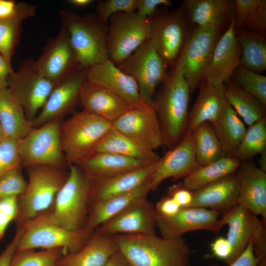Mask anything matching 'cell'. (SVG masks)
<instances>
[{
  "label": "cell",
  "mask_w": 266,
  "mask_h": 266,
  "mask_svg": "<svg viewBox=\"0 0 266 266\" xmlns=\"http://www.w3.org/2000/svg\"><path fill=\"white\" fill-rule=\"evenodd\" d=\"M113 238L133 266H191V249L182 237L166 239L156 233L119 234Z\"/></svg>",
  "instance_id": "1"
},
{
  "label": "cell",
  "mask_w": 266,
  "mask_h": 266,
  "mask_svg": "<svg viewBox=\"0 0 266 266\" xmlns=\"http://www.w3.org/2000/svg\"><path fill=\"white\" fill-rule=\"evenodd\" d=\"M158 97L153 100L164 139V146L173 149L183 137L188 126L190 92L178 72L170 70L162 83Z\"/></svg>",
  "instance_id": "2"
},
{
  "label": "cell",
  "mask_w": 266,
  "mask_h": 266,
  "mask_svg": "<svg viewBox=\"0 0 266 266\" xmlns=\"http://www.w3.org/2000/svg\"><path fill=\"white\" fill-rule=\"evenodd\" d=\"M59 15L62 25L68 31L81 69L109 59L108 21L95 13L81 16L72 10H62Z\"/></svg>",
  "instance_id": "3"
},
{
  "label": "cell",
  "mask_w": 266,
  "mask_h": 266,
  "mask_svg": "<svg viewBox=\"0 0 266 266\" xmlns=\"http://www.w3.org/2000/svg\"><path fill=\"white\" fill-rule=\"evenodd\" d=\"M69 176L51 209L45 212L54 223L71 231L84 228L90 204L93 180L77 165L69 166Z\"/></svg>",
  "instance_id": "4"
},
{
  "label": "cell",
  "mask_w": 266,
  "mask_h": 266,
  "mask_svg": "<svg viewBox=\"0 0 266 266\" xmlns=\"http://www.w3.org/2000/svg\"><path fill=\"white\" fill-rule=\"evenodd\" d=\"M26 168L28 181L24 192L18 197L17 226L49 211L69 176V171L47 165Z\"/></svg>",
  "instance_id": "5"
},
{
  "label": "cell",
  "mask_w": 266,
  "mask_h": 266,
  "mask_svg": "<svg viewBox=\"0 0 266 266\" xmlns=\"http://www.w3.org/2000/svg\"><path fill=\"white\" fill-rule=\"evenodd\" d=\"M223 30L214 25L196 26L170 68L183 76L191 94L203 82L214 47Z\"/></svg>",
  "instance_id": "6"
},
{
  "label": "cell",
  "mask_w": 266,
  "mask_h": 266,
  "mask_svg": "<svg viewBox=\"0 0 266 266\" xmlns=\"http://www.w3.org/2000/svg\"><path fill=\"white\" fill-rule=\"evenodd\" d=\"M111 128V123L84 109L62 121L61 143L68 165L92 154L96 145Z\"/></svg>",
  "instance_id": "7"
},
{
  "label": "cell",
  "mask_w": 266,
  "mask_h": 266,
  "mask_svg": "<svg viewBox=\"0 0 266 266\" xmlns=\"http://www.w3.org/2000/svg\"><path fill=\"white\" fill-rule=\"evenodd\" d=\"M266 223L239 204L223 213L218 221L217 232L228 225L226 238L232 249V263L252 241L257 266H266Z\"/></svg>",
  "instance_id": "8"
},
{
  "label": "cell",
  "mask_w": 266,
  "mask_h": 266,
  "mask_svg": "<svg viewBox=\"0 0 266 266\" xmlns=\"http://www.w3.org/2000/svg\"><path fill=\"white\" fill-rule=\"evenodd\" d=\"M62 119L33 128L17 141V150L22 166L47 165L65 170L69 167L62 149L60 129Z\"/></svg>",
  "instance_id": "9"
},
{
  "label": "cell",
  "mask_w": 266,
  "mask_h": 266,
  "mask_svg": "<svg viewBox=\"0 0 266 266\" xmlns=\"http://www.w3.org/2000/svg\"><path fill=\"white\" fill-rule=\"evenodd\" d=\"M21 226L23 232L18 251L61 248L65 249L67 254L73 253L84 246L94 232L84 229L79 231L65 229L51 221L46 213Z\"/></svg>",
  "instance_id": "10"
},
{
  "label": "cell",
  "mask_w": 266,
  "mask_h": 266,
  "mask_svg": "<svg viewBox=\"0 0 266 266\" xmlns=\"http://www.w3.org/2000/svg\"><path fill=\"white\" fill-rule=\"evenodd\" d=\"M147 18L156 50L166 67L171 68L193 29L192 24L180 7L169 10L162 6Z\"/></svg>",
  "instance_id": "11"
},
{
  "label": "cell",
  "mask_w": 266,
  "mask_h": 266,
  "mask_svg": "<svg viewBox=\"0 0 266 266\" xmlns=\"http://www.w3.org/2000/svg\"><path fill=\"white\" fill-rule=\"evenodd\" d=\"M108 22V55L116 65L152 38L149 19L140 17L135 11L114 14Z\"/></svg>",
  "instance_id": "12"
},
{
  "label": "cell",
  "mask_w": 266,
  "mask_h": 266,
  "mask_svg": "<svg viewBox=\"0 0 266 266\" xmlns=\"http://www.w3.org/2000/svg\"><path fill=\"white\" fill-rule=\"evenodd\" d=\"M136 81L142 101L153 107L156 88L167 77L166 67L152 38L116 65Z\"/></svg>",
  "instance_id": "13"
},
{
  "label": "cell",
  "mask_w": 266,
  "mask_h": 266,
  "mask_svg": "<svg viewBox=\"0 0 266 266\" xmlns=\"http://www.w3.org/2000/svg\"><path fill=\"white\" fill-rule=\"evenodd\" d=\"M55 86L41 76L34 66V61L22 62L7 79V88L22 106L26 117L33 121L42 108Z\"/></svg>",
  "instance_id": "14"
},
{
  "label": "cell",
  "mask_w": 266,
  "mask_h": 266,
  "mask_svg": "<svg viewBox=\"0 0 266 266\" xmlns=\"http://www.w3.org/2000/svg\"><path fill=\"white\" fill-rule=\"evenodd\" d=\"M34 66L38 72L55 86L80 70L77 56L66 28L47 41Z\"/></svg>",
  "instance_id": "15"
},
{
  "label": "cell",
  "mask_w": 266,
  "mask_h": 266,
  "mask_svg": "<svg viewBox=\"0 0 266 266\" xmlns=\"http://www.w3.org/2000/svg\"><path fill=\"white\" fill-rule=\"evenodd\" d=\"M111 124L112 128L152 150L164 145L161 125L153 106L131 108Z\"/></svg>",
  "instance_id": "16"
},
{
  "label": "cell",
  "mask_w": 266,
  "mask_h": 266,
  "mask_svg": "<svg viewBox=\"0 0 266 266\" xmlns=\"http://www.w3.org/2000/svg\"><path fill=\"white\" fill-rule=\"evenodd\" d=\"M200 166L196 158L193 133H185L176 146L161 158L159 166L147 181L153 191L164 180L171 178L175 181L184 178Z\"/></svg>",
  "instance_id": "17"
},
{
  "label": "cell",
  "mask_w": 266,
  "mask_h": 266,
  "mask_svg": "<svg viewBox=\"0 0 266 266\" xmlns=\"http://www.w3.org/2000/svg\"><path fill=\"white\" fill-rule=\"evenodd\" d=\"M240 57L233 18L215 45L203 82L215 87L224 86L240 65Z\"/></svg>",
  "instance_id": "18"
},
{
  "label": "cell",
  "mask_w": 266,
  "mask_h": 266,
  "mask_svg": "<svg viewBox=\"0 0 266 266\" xmlns=\"http://www.w3.org/2000/svg\"><path fill=\"white\" fill-rule=\"evenodd\" d=\"M85 71L87 81L109 90L132 108L150 106L142 101L138 84L134 78L123 72L109 59L95 64Z\"/></svg>",
  "instance_id": "19"
},
{
  "label": "cell",
  "mask_w": 266,
  "mask_h": 266,
  "mask_svg": "<svg viewBox=\"0 0 266 266\" xmlns=\"http://www.w3.org/2000/svg\"><path fill=\"white\" fill-rule=\"evenodd\" d=\"M156 227L155 207L145 198L134 202L97 230L102 233L113 236L119 234H154Z\"/></svg>",
  "instance_id": "20"
},
{
  "label": "cell",
  "mask_w": 266,
  "mask_h": 266,
  "mask_svg": "<svg viewBox=\"0 0 266 266\" xmlns=\"http://www.w3.org/2000/svg\"><path fill=\"white\" fill-rule=\"evenodd\" d=\"M220 213L200 207H182L174 215H157V227L161 237L166 239L182 237L189 232L209 230L217 232V223Z\"/></svg>",
  "instance_id": "21"
},
{
  "label": "cell",
  "mask_w": 266,
  "mask_h": 266,
  "mask_svg": "<svg viewBox=\"0 0 266 266\" xmlns=\"http://www.w3.org/2000/svg\"><path fill=\"white\" fill-rule=\"evenodd\" d=\"M86 81L85 70H79L55 86L40 112L32 121L33 128L54 120L62 119L80 102L81 88Z\"/></svg>",
  "instance_id": "22"
},
{
  "label": "cell",
  "mask_w": 266,
  "mask_h": 266,
  "mask_svg": "<svg viewBox=\"0 0 266 266\" xmlns=\"http://www.w3.org/2000/svg\"><path fill=\"white\" fill-rule=\"evenodd\" d=\"M235 173L239 184L237 204L266 222V172L248 161L241 162Z\"/></svg>",
  "instance_id": "23"
},
{
  "label": "cell",
  "mask_w": 266,
  "mask_h": 266,
  "mask_svg": "<svg viewBox=\"0 0 266 266\" xmlns=\"http://www.w3.org/2000/svg\"><path fill=\"white\" fill-rule=\"evenodd\" d=\"M239 193V181L235 172L194 190L190 206L224 213L237 204Z\"/></svg>",
  "instance_id": "24"
},
{
  "label": "cell",
  "mask_w": 266,
  "mask_h": 266,
  "mask_svg": "<svg viewBox=\"0 0 266 266\" xmlns=\"http://www.w3.org/2000/svg\"><path fill=\"white\" fill-rule=\"evenodd\" d=\"M160 162V159L136 169L110 178L93 180L90 203L126 194L137 188L148 180L159 166Z\"/></svg>",
  "instance_id": "25"
},
{
  "label": "cell",
  "mask_w": 266,
  "mask_h": 266,
  "mask_svg": "<svg viewBox=\"0 0 266 266\" xmlns=\"http://www.w3.org/2000/svg\"><path fill=\"white\" fill-rule=\"evenodd\" d=\"M180 8L192 24L217 26L224 29L234 18V0H185Z\"/></svg>",
  "instance_id": "26"
},
{
  "label": "cell",
  "mask_w": 266,
  "mask_h": 266,
  "mask_svg": "<svg viewBox=\"0 0 266 266\" xmlns=\"http://www.w3.org/2000/svg\"><path fill=\"white\" fill-rule=\"evenodd\" d=\"M79 100L83 109L110 123L132 108L109 90L87 80L81 88Z\"/></svg>",
  "instance_id": "27"
},
{
  "label": "cell",
  "mask_w": 266,
  "mask_h": 266,
  "mask_svg": "<svg viewBox=\"0 0 266 266\" xmlns=\"http://www.w3.org/2000/svg\"><path fill=\"white\" fill-rule=\"evenodd\" d=\"M118 250L113 236L102 233L96 229L82 248L63 256L56 266H104Z\"/></svg>",
  "instance_id": "28"
},
{
  "label": "cell",
  "mask_w": 266,
  "mask_h": 266,
  "mask_svg": "<svg viewBox=\"0 0 266 266\" xmlns=\"http://www.w3.org/2000/svg\"><path fill=\"white\" fill-rule=\"evenodd\" d=\"M152 163L111 153L98 152L91 154L75 165L95 181L130 171Z\"/></svg>",
  "instance_id": "29"
},
{
  "label": "cell",
  "mask_w": 266,
  "mask_h": 266,
  "mask_svg": "<svg viewBox=\"0 0 266 266\" xmlns=\"http://www.w3.org/2000/svg\"><path fill=\"white\" fill-rule=\"evenodd\" d=\"M151 191V187L147 180L142 185L130 192L91 203L84 229L93 232L103 223L134 202L147 198Z\"/></svg>",
  "instance_id": "30"
},
{
  "label": "cell",
  "mask_w": 266,
  "mask_h": 266,
  "mask_svg": "<svg viewBox=\"0 0 266 266\" xmlns=\"http://www.w3.org/2000/svg\"><path fill=\"white\" fill-rule=\"evenodd\" d=\"M199 88L197 98L189 114L185 133L193 132L197 126L203 123L214 122L226 101L225 85L221 87H215L203 82Z\"/></svg>",
  "instance_id": "31"
},
{
  "label": "cell",
  "mask_w": 266,
  "mask_h": 266,
  "mask_svg": "<svg viewBox=\"0 0 266 266\" xmlns=\"http://www.w3.org/2000/svg\"><path fill=\"white\" fill-rule=\"evenodd\" d=\"M0 125L4 138L20 139L33 128L24 109L7 88L0 89Z\"/></svg>",
  "instance_id": "32"
},
{
  "label": "cell",
  "mask_w": 266,
  "mask_h": 266,
  "mask_svg": "<svg viewBox=\"0 0 266 266\" xmlns=\"http://www.w3.org/2000/svg\"><path fill=\"white\" fill-rule=\"evenodd\" d=\"M98 152L111 153L149 162L158 161L161 157L155 151L112 127L95 147L93 154Z\"/></svg>",
  "instance_id": "33"
},
{
  "label": "cell",
  "mask_w": 266,
  "mask_h": 266,
  "mask_svg": "<svg viewBox=\"0 0 266 266\" xmlns=\"http://www.w3.org/2000/svg\"><path fill=\"white\" fill-rule=\"evenodd\" d=\"M210 124L221 144L224 157H233L246 130L243 121L226 101L218 117Z\"/></svg>",
  "instance_id": "34"
},
{
  "label": "cell",
  "mask_w": 266,
  "mask_h": 266,
  "mask_svg": "<svg viewBox=\"0 0 266 266\" xmlns=\"http://www.w3.org/2000/svg\"><path fill=\"white\" fill-rule=\"evenodd\" d=\"M37 6L26 2L16 3L14 14L0 18V53L11 62L22 33V25L26 19L33 16Z\"/></svg>",
  "instance_id": "35"
},
{
  "label": "cell",
  "mask_w": 266,
  "mask_h": 266,
  "mask_svg": "<svg viewBox=\"0 0 266 266\" xmlns=\"http://www.w3.org/2000/svg\"><path fill=\"white\" fill-rule=\"evenodd\" d=\"M227 102L248 126L266 117V105L232 79L225 84Z\"/></svg>",
  "instance_id": "36"
},
{
  "label": "cell",
  "mask_w": 266,
  "mask_h": 266,
  "mask_svg": "<svg viewBox=\"0 0 266 266\" xmlns=\"http://www.w3.org/2000/svg\"><path fill=\"white\" fill-rule=\"evenodd\" d=\"M264 33L235 30L241 49L240 65L259 74L266 69V42Z\"/></svg>",
  "instance_id": "37"
},
{
  "label": "cell",
  "mask_w": 266,
  "mask_h": 266,
  "mask_svg": "<svg viewBox=\"0 0 266 266\" xmlns=\"http://www.w3.org/2000/svg\"><path fill=\"white\" fill-rule=\"evenodd\" d=\"M241 161L230 157H223L209 165L200 166L184 178L183 185L194 191L227 175L236 172Z\"/></svg>",
  "instance_id": "38"
},
{
  "label": "cell",
  "mask_w": 266,
  "mask_h": 266,
  "mask_svg": "<svg viewBox=\"0 0 266 266\" xmlns=\"http://www.w3.org/2000/svg\"><path fill=\"white\" fill-rule=\"evenodd\" d=\"M193 133L196 158L200 166L209 165L224 157L221 144L210 123L200 124Z\"/></svg>",
  "instance_id": "39"
},
{
  "label": "cell",
  "mask_w": 266,
  "mask_h": 266,
  "mask_svg": "<svg viewBox=\"0 0 266 266\" xmlns=\"http://www.w3.org/2000/svg\"><path fill=\"white\" fill-rule=\"evenodd\" d=\"M266 149V117L249 126L237 147L233 158L248 161Z\"/></svg>",
  "instance_id": "40"
},
{
  "label": "cell",
  "mask_w": 266,
  "mask_h": 266,
  "mask_svg": "<svg viewBox=\"0 0 266 266\" xmlns=\"http://www.w3.org/2000/svg\"><path fill=\"white\" fill-rule=\"evenodd\" d=\"M66 254V251L61 248L40 251L16 250L9 266H56L58 261Z\"/></svg>",
  "instance_id": "41"
},
{
  "label": "cell",
  "mask_w": 266,
  "mask_h": 266,
  "mask_svg": "<svg viewBox=\"0 0 266 266\" xmlns=\"http://www.w3.org/2000/svg\"><path fill=\"white\" fill-rule=\"evenodd\" d=\"M231 79L243 90L266 105V76L239 66Z\"/></svg>",
  "instance_id": "42"
},
{
  "label": "cell",
  "mask_w": 266,
  "mask_h": 266,
  "mask_svg": "<svg viewBox=\"0 0 266 266\" xmlns=\"http://www.w3.org/2000/svg\"><path fill=\"white\" fill-rule=\"evenodd\" d=\"M27 185L21 167L12 169L0 178V200L6 197L19 196L25 191Z\"/></svg>",
  "instance_id": "43"
},
{
  "label": "cell",
  "mask_w": 266,
  "mask_h": 266,
  "mask_svg": "<svg viewBox=\"0 0 266 266\" xmlns=\"http://www.w3.org/2000/svg\"><path fill=\"white\" fill-rule=\"evenodd\" d=\"M137 0H100L97 2L95 13L108 21L112 15L120 12H135Z\"/></svg>",
  "instance_id": "44"
},
{
  "label": "cell",
  "mask_w": 266,
  "mask_h": 266,
  "mask_svg": "<svg viewBox=\"0 0 266 266\" xmlns=\"http://www.w3.org/2000/svg\"><path fill=\"white\" fill-rule=\"evenodd\" d=\"M17 139L6 138L0 142V178L10 170L21 167Z\"/></svg>",
  "instance_id": "45"
},
{
  "label": "cell",
  "mask_w": 266,
  "mask_h": 266,
  "mask_svg": "<svg viewBox=\"0 0 266 266\" xmlns=\"http://www.w3.org/2000/svg\"><path fill=\"white\" fill-rule=\"evenodd\" d=\"M18 197L12 196L0 200V241L3 238L9 224L17 217Z\"/></svg>",
  "instance_id": "46"
},
{
  "label": "cell",
  "mask_w": 266,
  "mask_h": 266,
  "mask_svg": "<svg viewBox=\"0 0 266 266\" xmlns=\"http://www.w3.org/2000/svg\"><path fill=\"white\" fill-rule=\"evenodd\" d=\"M264 0H234L235 28L240 30L244 22L252 14Z\"/></svg>",
  "instance_id": "47"
},
{
  "label": "cell",
  "mask_w": 266,
  "mask_h": 266,
  "mask_svg": "<svg viewBox=\"0 0 266 266\" xmlns=\"http://www.w3.org/2000/svg\"><path fill=\"white\" fill-rule=\"evenodd\" d=\"M266 30V0H264L252 14L244 22L240 30L264 33Z\"/></svg>",
  "instance_id": "48"
},
{
  "label": "cell",
  "mask_w": 266,
  "mask_h": 266,
  "mask_svg": "<svg viewBox=\"0 0 266 266\" xmlns=\"http://www.w3.org/2000/svg\"><path fill=\"white\" fill-rule=\"evenodd\" d=\"M193 195L194 191L186 187L182 182H180L168 188L167 196L171 198L182 208L190 206Z\"/></svg>",
  "instance_id": "49"
},
{
  "label": "cell",
  "mask_w": 266,
  "mask_h": 266,
  "mask_svg": "<svg viewBox=\"0 0 266 266\" xmlns=\"http://www.w3.org/2000/svg\"><path fill=\"white\" fill-rule=\"evenodd\" d=\"M172 2L169 0H137L136 14L141 18H147L153 14L159 6H171Z\"/></svg>",
  "instance_id": "50"
},
{
  "label": "cell",
  "mask_w": 266,
  "mask_h": 266,
  "mask_svg": "<svg viewBox=\"0 0 266 266\" xmlns=\"http://www.w3.org/2000/svg\"><path fill=\"white\" fill-rule=\"evenodd\" d=\"M213 255L217 258L223 261L228 265L232 263V249L226 237H219L211 244Z\"/></svg>",
  "instance_id": "51"
},
{
  "label": "cell",
  "mask_w": 266,
  "mask_h": 266,
  "mask_svg": "<svg viewBox=\"0 0 266 266\" xmlns=\"http://www.w3.org/2000/svg\"><path fill=\"white\" fill-rule=\"evenodd\" d=\"M23 232L22 226H18L16 233L11 242L0 254V266H9L11 260L16 251Z\"/></svg>",
  "instance_id": "52"
},
{
  "label": "cell",
  "mask_w": 266,
  "mask_h": 266,
  "mask_svg": "<svg viewBox=\"0 0 266 266\" xmlns=\"http://www.w3.org/2000/svg\"><path fill=\"white\" fill-rule=\"evenodd\" d=\"M155 207L157 215L163 217L174 215L181 208L175 200L168 196L163 197Z\"/></svg>",
  "instance_id": "53"
},
{
  "label": "cell",
  "mask_w": 266,
  "mask_h": 266,
  "mask_svg": "<svg viewBox=\"0 0 266 266\" xmlns=\"http://www.w3.org/2000/svg\"><path fill=\"white\" fill-rule=\"evenodd\" d=\"M208 266H221L212 264ZM228 266H257V260L255 256L252 242H250L243 253Z\"/></svg>",
  "instance_id": "54"
},
{
  "label": "cell",
  "mask_w": 266,
  "mask_h": 266,
  "mask_svg": "<svg viewBox=\"0 0 266 266\" xmlns=\"http://www.w3.org/2000/svg\"><path fill=\"white\" fill-rule=\"evenodd\" d=\"M14 70L11 62L0 53V89L7 88V79Z\"/></svg>",
  "instance_id": "55"
},
{
  "label": "cell",
  "mask_w": 266,
  "mask_h": 266,
  "mask_svg": "<svg viewBox=\"0 0 266 266\" xmlns=\"http://www.w3.org/2000/svg\"><path fill=\"white\" fill-rule=\"evenodd\" d=\"M16 5L14 0H0V18L12 16L15 12Z\"/></svg>",
  "instance_id": "56"
},
{
  "label": "cell",
  "mask_w": 266,
  "mask_h": 266,
  "mask_svg": "<svg viewBox=\"0 0 266 266\" xmlns=\"http://www.w3.org/2000/svg\"><path fill=\"white\" fill-rule=\"evenodd\" d=\"M104 266H133L123 254L117 251L108 259Z\"/></svg>",
  "instance_id": "57"
},
{
  "label": "cell",
  "mask_w": 266,
  "mask_h": 266,
  "mask_svg": "<svg viewBox=\"0 0 266 266\" xmlns=\"http://www.w3.org/2000/svg\"><path fill=\"white\" fill-rule=\"evenodd\" d=\"M94 1L93 0H70L69 2L77 7H84L91 5Z\"/></svg>",
  "instance_id": "58"
},
{
  "label": "cell",
  "mask_w": 266,
  "mask_h": 266,
  "mask_svg": "<svg viewBox=\"0 0 266 266\" xmlns=\"http://www.w3.org/2000/svg\"><path fill=\"white\" fill-rule=\"evenodd\" d=\"M260 154L259 158L258 166L260 169L266 172V149L264 150Z\"/></svg>",
  "instance_id": "59"
},
{
  "label": "cell",
  "mask_w": 266,
  "mask_h": 266,
  "mask_svg": "<svg viewBox=\"0 0 266 266\" xmlns=\"http://www.w3.org/2000/svg\"><path fill=\"white\" fill-rule=\"evenodd\" d=\"M5 139L2 128L0 125V142Z\"/></svg>",
  "instance_id": "60"
}]
</instances>
